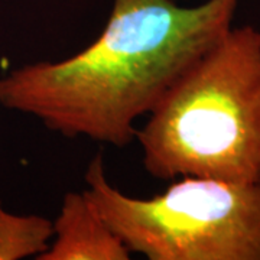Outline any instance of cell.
Masks as SVG:
<instances>
[{"label":"cell","instance_id":"cell-1","mask_svg":"<svg viewBox=\"0 0 260 260\" xmlns=\"http://www.w3.org/2000/svg\"><path fill=\"white\" fill-rule=\"evenodd\" d=\"M239 0H114L97 39L0 80V103L65 138L124 148L181 75L233 26Z\"/></svg>","mask_w":260,"mask_h":260},{"label":"cell","instance_id":"cell-2","mask_svg":"<svg viewBox=\"0 0 260 260\" xmlns=\"http://www.w3.org/2000/svg\"><path fill=\"white\" fill-rule=\"evenodd\" d=\"M136 140L158 179L260 181V30L229 29L168 90Z\"/></svg>","mask_w":260,"mask_h":260},{"label":"cell","instance_id":"cell-3","mask_svg":"<svg viewBox=\"0 0 260 260\" xmlns=\"http://www.w3.org/2000/svg\"><path fill=\"white\" fill-rule=\"evenodd\" d=\"M84 189L130 253L149 260H260V181L179 177L162 194H124L106 175L102 155Z\"/></svg>","mask_w":260,"mask_h":260},{"label":"cell","instance_id":"cell-4","mask_svg":"<svg viewBox=\"0 0 260 260\" xmlns=\"http://www.w3.org/2000/svg\"><path fill=\"white\" fill-rule=\"evenodd\" d=\"M132 253L83 192H67L54 237L38 260H129Z\"/></svg>","mask_w":260,"mask_h":260},{"label":"cell","instance_id":"cell-5","mask_svg":"<svg viewBox=\"0 0 260 260\" xmlns=\"http://www.w3.org/2000/svg\"><path fill=\"white\" fill-rule=\"evenodd\" d=\"M54 237V221L41 215H15L0 203V260L39 257Z\"/></svg>","mask_w":260,"mask_h":260},{"label":"cell","instance_id":"cell-6","mask_svg":"<svg viewBox=\"0 0 260 260\" xmlns=\"http://www.w3.org/2000/svg\"><path fill=\"white\" fill-rule=\"evenodd\" d=\"M175 2H178V0H175Z\"/></svg>","mask_w":260,"mask_h":260}]
</instances>
